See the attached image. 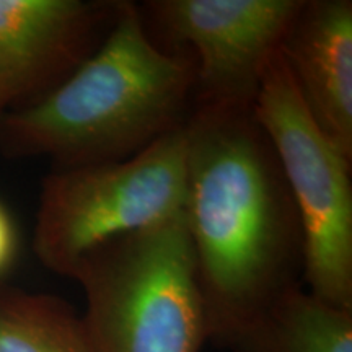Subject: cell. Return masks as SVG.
<instances>
[{
  "mask_svg": "<svg viewBox=\"0 0 352 352\" xmlns=\"http://www.w3.org/2000/svg\"><path fill=\"white\" fill-rule=\"evenodd\" d=\"M186 223L209 342L233 352L302 285L298 214L253 108L196 103L186 122Z\"/></svg>",
  "mask_w": 352,
  "mask_h": 352,
  "instance_id": "obj_1",
  "label": "cell"
},
{
  "mask_svg": "<svg viewBox=\"0 0 352 352\" xmlns=\"http://www.w3.org/2000/svg\"><path fill=\"white\" fill-rule=\"evenodd\" d=\"M195 60L151 39L138 6L120 2L100 46L67 78L0 120L15 157H51L59 168L118 162L188 120Z\"/></svg>",
  "mask_w": 352,
  "mask_h": 352,
  "instance_id": "obj_2",
  "label": "cell"
},
{
  "mask_svg": "<svg viewBox=\"0 0 352 352\" xmlns=\"http://www.w3.org/2000/svg\"><path fill=\"white\" fill-rule=\"evenodd\" d=\"M70 277L96 352H202L209 342L184 210L91 250Z\"/></svg>",
  "mask_w": 352,
  "mask_h": 352,
  "instance_id": "obj_3",
  "label": "cell"
},
{
  "mask_svg": "<svg viewBox=\"0 0 352 352\" xmlns=\"http://www.w3.org/2000/svg\"><path fill=\"white\" fill-rule=\"evenodd\" d=\"M184 124L142 152L57 168L44 179L33 246L47 270L70 277L100 245L165 222L186 208Z\"/></svg>",
  "mask_w": 352,
  "mask_h": 352,
  "instance_id": "obj_4",
  "label": "cell"
},
{
  "mask_svg": "<svg viewBox=\"0 0 352 352\" xmlns=\"http://www.w3.org/2000/svg\"><path fill=\"white\" fill-rule=\"evenodd\" d=\"M253 114L296 204L307 290L352 308V160L310 116L280 50L264 74Z\"/></svg>",
  "mask_w": 352,
  "mask_h": 352,
  "instance_id": "obj_5",
  "label": "cell"
},
{
  "mask_svg": "<svg viewBox=\"0 0 352 352\" xmlns=\"http://www.w3.org/2000/svg\"><path fill=\"white\" fill-rule=\"evenodd\" d=\"M305 0H153L148 15L195 52L196 103L253 108Z\"/></svg>",
  "mask_w": 352,
  "mask_h": 352,
  "instance_id": "obj_6",
  "label": "cell"
},
{
  "mask_svg": "<svg viewBox=\"0 0 352 352\" xmlns=\"http://www.w3.org/2000/svg\"><path fill=\"white\" fill-rule=\"evenodd\" d=\"M118 6L114 0H0V82L12 104L41 98L94 54Z\"/></svg>",
  "mask_w": 352,
  "mask_h": 352,
  "instance_id": "obj_7",
  "label": "cell"
},
{
  "mask_svg": "<svg viewBox=\"0 0 352 352\" xmlns=\"http://www.w3.org/2000/svg\"><path fill=\"white\" fill-rule=\"evenodd\" d=\"M280 54L310 116L352 160L351 0H305Z\"/></svg>",
  "mask_w": 352,
  "mask_h": 352,
  "instance_id": "obj_8",
  "label": "cell"
},
{
  "mask_svg": "<svg viewBox=\"0 0 352 352\" xmlns=\"http://www.w3.org/2000/svg\"><path fill=\"white\" fill-rule=\"evenodd\" d=\"M233 352H352V308L297 285L274 302Z\"/></svg>",
  "mask_w": 352,
  "mask_h": 352,
  "instance_id": "obj_9",
  "label": "cell"
},
{
  "mask_svg": "<svg viewBox=\"0 0 352 352\" xmlns=\"http://www.w3.org/2000/svg\"><path fill=\"white\" fill-rule=\"evenodd\" d=\"M0 352H96L82 315L47 294L0 287Z\"/></svg>",
  "mask_w": 352,
  "mask_h": 352,
  "instance_id": "obj_10",
  "label": "cell"
},
{
  "mask_svg": "<svg viewBox=\"0 0 352 352\" xmlns=\"http://www.w3.org/2000/svg\"><path fill=\"white\" fill-rule=\"evenodd\" d=\"M16 253V232L10 215L0 204V276L6 272Z\"/></svg>",
  "mask_w": 352,
  "mask_h": 352,
  "instance_id": "obj_11",
  "label": "cell"
},
{
  "mask_svg": "<svg viewBox=\"0 0 352 352\" xmlns=\"http://www.w3.org/2000/svg\"><path fill=\"white\" fill-rule=\"evenodd\" d=\"M10 104H12L10 95H8L7 88L3 87V83L0 82V120L3 118V111H6L7 107H10Z\"/></svg>",
  "mask_w": 352,
  "mask_h": 352,
  "instance_id": "obj_12",
  "label": "cell"
}]
</instances>
